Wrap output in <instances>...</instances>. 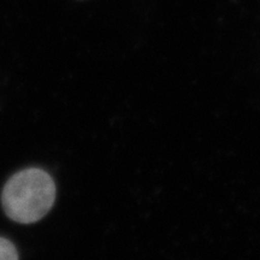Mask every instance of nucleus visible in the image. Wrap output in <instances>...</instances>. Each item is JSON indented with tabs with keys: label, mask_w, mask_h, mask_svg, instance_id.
Segmentation results:
<instances>
[{
	"label": "nucleus",
	"mask_w": 260,
	"mask_h": 260,
	"mask_svg": "<svg viewBox=\"0 0 260 260\" xmlns=\"http://www.w3.org/2000/svg\"><path fill=\"white\" fill-rule=\"evenodd\" d=\"M0 260H18L15 246L2 237H0Z\"/></svg>",
	"instance_id": "obj_2"
},
{
	"label": "nucleus",
	"mask_w": 260,
	"mask_h": 260,
	"mask_svg": "<svg viewBox=\"0 0 260 260\" xmlns=\"http://www.w3.org/2000/svg\"><path fill=\"white\" fill-rule=\"evenodd\" d=\"M56 200V186L47 172L27 169L10 178L3 190V207L15 222L35 223L48 213Z\"/></svg>",
	"instance_id": "obj_1"
}]
</instances>
